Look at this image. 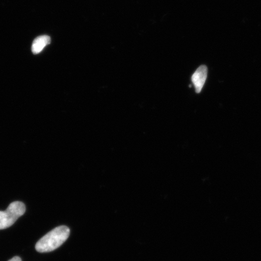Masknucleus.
<instances>
[{"label": "nucleus", "instance_id": "4", "mask_svg": "<svg viewBox=\"0 0 261 261\" xmlns=\"http://www.w3.org/2000/svg\"><path fill=\"white\" fill-rule=\"evenodd\" d=\"M51 39L47 35H42L35 39L32 45V51L34 54H38L43 50L45 46L50 43Z\"/></svg>", "mask_w": 261, "mask_h": 261}, {"label": "nucleus", "instance_id": "5", "mask_svg": "<svg viewBox=\"0 0 261 261\" xmlns=\"http://www.w3.org/2000/svg\"><path fill=\"white\" fill-rule=\"evenodd\" d=\"M8 261H22V260H21V259L20 258V257H19L18 256H15V257H13V258H12L11 259H10Z\"/></svg>", "mask_w": 261, "mask_h": 261}, {"label": "nucleus", "instance_id": "1", "mask_svg": "<svg viewBox=\"0 0 261 261\" xmlns=\"http://www.w3.org/2000/svg\"><path fill=\"white\" fill-rule=\"evenodd\" d=\"M70 233V228L67 226L55 228L38 241L35 245V249L40 253L52 252L66 241Z\"/></svg>", "mask_w": 261, "mask_h": 261}, {"label": "nucleus", "instance_id": "2", "mask_svg": "<svg viewBox=\"0 0 261 261\" xmlns=\"http://www.w3.org/2000/svg\"><path fill=\"white\" fill-rule=\"evenodd\" d=\"M25 212V206L21 201L13 202L5 211H0V230L12 226Z\"/></svg>", "mask_w": 261, "mask_h": 261}, {"label": "nucleus", "instance_id": "3", "mask_svg": "<svg viewBox=\"0 0 261 261\" xmlns=\"http://www.w3.org/2000/svg\"><path fill=\"white\" fill-rule=\"evenodd\" d=\"M207 77V67L204 65L199 67L195 73L192 74V82L195 87L197 93H200L203 89Z\"/></svg>", "mask_w": 261, "mask_h": 261}]
</instances>
